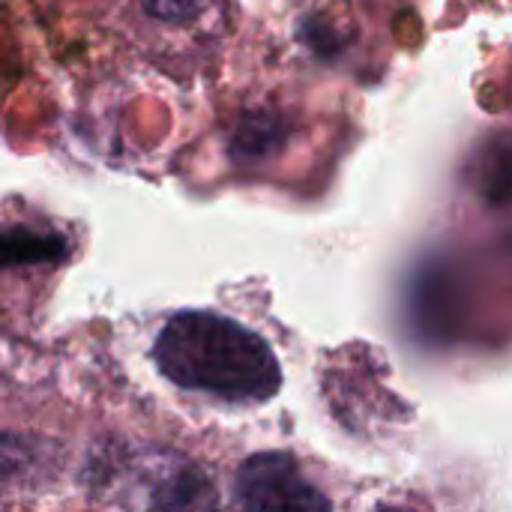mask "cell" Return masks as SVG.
Segmentation results:
<instances>
[{
	"label": "cell",
	"instance_id": "obj_1",
	"mask_svg": "<svg viewBox=\"0 0 512 512\" xmlns=\"http://www.w3.org/2000/svg\"><path fill=\"white\" fill-rule=\"evenodd\" d=\"M153 357L177 387L231 402H264L282 387V369L270 345L240 321L216 312L171 315Z\"/></svg>",
	"mask_w": 512,
	"mask_h": 512
},
{
	"label": "cell",
	"instance_id": "obj_2",
	"mask_svg": "<svg viewBox=\"0 0 512 512\" xmlns=\"http://www.w3.org/2000/svg\"><path fill=\"white\" fill-rule=\"evenodd\" d=\"M237 501L246 512H333L288 453H258L237 471Z\"/></svg>",
	"mask_w": 512,
	"mask_h": 512
},
{
	"label": "cell",
	"instance_id": "obj_3",
	"mask_svg": "<svg viewBox=\"0 0 512 512\" xmlns=\"http://www.w3.org/2000/svg\"><path fill=\"white\" fill-rule=\"evenodd\" d=\"M150 512H222V504L213 483L201 471L186 468L153 495Z\"/></svg>",
	"mask_w": 512,
	"mask_h": 512
},
{
	"label": "cell",
	"instance_id": "obj_4",
	"mask_svg": "<svg viewBox=\"0 0 512 512\" xmlns=\"http://www.w3.org/2000/svg\"><path fill=\"white\" fill-rule=\"evenodd\" d=\"M60 252V243L54 237H39L33 231H9L6 234V261H51Z\"/></svg>",
	"mask_w": 512,
	"mask_h": 512
},
{
	"label": "cell",
	"instance_id": "obj_5",
	"mask_svg": "<svg viewBox=\"0 0 512 512\" xmlns=\"http://www.w3.org/2000/svg\"><path fill=\"white\" fill-rule=\"evenodd\" d=\"M144 9L162 21H186L198 15V0H144Z\"/></svg>",
	"mask_w": 512,
	"mask_h": 512
},
{
	"label": "cell",
	"instance_id": "obj_6",
	"mask_svg": "<svg viewBox=\"0 0 512 512\" xmlns=\"http://www.w3.org/2000/svg\"><path fill=\"white\" fill-rule=\"evenodd\" d=\"M378 512H405V510H393V507H384V510H378Z\"/></svg>",
	"mask_w": 512,
	"mask_h": 512
}]
</instances>
